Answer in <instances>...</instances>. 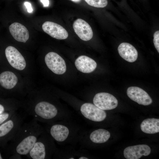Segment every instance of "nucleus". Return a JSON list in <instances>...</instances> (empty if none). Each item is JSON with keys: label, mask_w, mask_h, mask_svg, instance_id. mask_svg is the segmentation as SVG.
Masks as SVG:
<instances>
[{"label": "nucleus", "mask_w": 159, "mask_h": 159, "mask_svg": "<svg viewBox=\"0 0 159 159\" xmlns=\"http://www.w3.org/2000/svg\"><path fill=\"white\" fill-rule=\"evenodd\" d=\"M37 121L33 118L22 124L11 140L9 150L13 158H21L26 156L43 131Z\"/></svg>", "instance_id": "nucleus-1"}, {"label": "nucleus", "mask_w": 159, "mask_h": 159, "mask_svg": "<svg viewBox=\"0 0 159 159\" xmlns=\"http://www.w3.org/2000/svg\"><path fill=\"white\" fill-rule=\"evenodd\" d=\"M26 113L37 121H49L56 118L58 114L57 108L53 104L44 101L34 102L27 108Z\"/></svg>", "instance_id": "nucleus-2"}, {"label": "nucleus", "mask_w": 159, "mask_h": 159, "mask_svg": "<svg viewBox=\"0 0 159 159\" xmlns=\"http://www.w3.org/2000/svg\"><path fill=\"white\" fill-rule=\"evenodd\" d=\"M53 148L51 139L44 133L43 131L26 156L28 158L30 159L47 158L52 152Z\"/></svg>", "instance_id": "nucleus-3"}, {"label": "nucleus", "mask_w": 159, "mask_h": 159, "mask_svg": "<svg viewBox=\"0 0 159 159\" xmlns=\"http://www.w3.org/2000/svg\"><path fill=\"white\" fill-rule=\"evenodd\" d=\"M24 117L15 112L7 121L0 125V143L11 140L22 124Z\"/></svg>", "instance_id": "nucleus-4"}, {"label": "nucleus", "mask_w": 159, "mask_h": 159, "mask_svg": "<svg viewBox=\"0 0 159 159\" xmlns=\"http://www.w3.org/2000/svg\"><path fill=\"white\" fill-rule=\"evenodd\" d=\"M44 59L48 67L55 74H62L65 72L66 66L65 62L57 53L49 52L46 55Z\"/></svg>", "instance_id": "nucleus-5"}, {"label": "nucleus", "mask_w": 159, "mask_h": 159, "mask_svg": "<svg viewBox=\"0 0 159 159\" xmlns=\"http://www.w3.org/2000/svg\"><path fill=\"white\" fill-rule=\"evenodd\" d=\"M95 106L103 110H110L115 108L117 106V99L112 95L106 92L97 94L93 99Z\"/></svg>", "instance_id": "nucleus-6"}, {"label": "nucleus", "mask_w": 159, "mask_h": 159, "mask_svg": "<svg viewBox=\"0 0 159 159\" xmlns=\"http://www.w3.org/2000/svg\"><path fill=\"white\" fill-rule=\"evenodd\" d=\"M80 110L85 118L94 121H102L106 117V113L104 110L91 103H84L81 106Z\"/></svg>", "instance_id": "nucleus-7"}, {"label": "nucleus", "mask_w": 159, "mask_h": 159, "mask_svg": "<svg viewBox=\"0 0 159 159\" xmlns=\"http://www.w3.org/2000/svg\"><path fill=\"white\" fill-rule=\"evenodd\" d=\"M5 54L8 62L12 67L19 70L25 68L26 63L24 57L14 47L9 46L7 47Z\"/></svg>", "instance_id": "nucleus-8"}, {"label": "nucleus", "mask_w": 159, "mask_h": 159, "mask_svg": "<svg viewBox=\"0 0 159 159\" xmlns=\"http://www.w3.org/2000/svg\"><path fill=\"white\" fill-rule=\"evenodd\" d=\"M128 97L140 105H148L152 102V100L148 93L143 89L137 87H130L127 90Z\"/></svg>", "instance_id": "nucleus-9"}, {"label": "nucleus", "mask_w": 159, "mask_h": 159, "mask_svg": "<svg viewBox=\"0 0 159 159\" xmlns=\"http://www.w3.org/2000/svg\"><path fill=\"white\" fill-rule=\"evenodd\" d=\"M42 27L44 32L54 38L64 39L68 37L66 30L61 25L54 22L46 21L43 24Z\"/></svg>", "instance_id": "nucleus-10"}, {"label": "nucleus", "mask_w": 159, "mask_h": 159, "mask_svg": "<svg viewBox=\"0 0 159 159\" xmlns=\"http://www.w3.org/2000/svg\"><path fill=\"white\" fill-rule=\"evenodd\" d=\"M73 27L75 32L82 40L87 41L92 38L93 32L92 29L84 20L77 19L74 22Z\"/></svg>", "instance_id": "nucleus-11"}, {"label": "nucleus", "mask_w": 159, "mask_h": 159, "mask_svg": "<svg viewBox=\"0 0 159 159\" xmlns=\"http://www.w3.org/2000/svg\"><path fill=\"white\" fill-rule=\"evenodd\" d=\"M150 153V148L143 144L128 147L125 149L123 154L127 159H139L143 155H148Z\"/></svg>", "instance_id": "nucleus-12"}, {"label": "nucleus", "mask_w": 159, "mask_h": 159, "mask_svg": "<svg viewBox=\"0 0 159 159\" xmlns=\"http://www.w3.org/2000/svg\"><path fill=\"white\" fill-rule=\"evenodd\" d=\"M9 29L13 37L16 41L25 43L29 37V31L24 25L18 22L11 24Z\"/></svg>", "instance_id": "nucleus-13"}, {"label": "nucleus", "mask_w": 159, "mask_h": 159, "mask_svg": "<svg viewBox=\"0 0 159 159\" xmlns=\"http://www.w3.org/2000/svg\"><path fill=\"white\" fill-rule=\"evenodd\" d=\"M120 56L124 59L130 62H135L138 57V52L131 44L127 43H121L118 47Z\"/></svg>", "instance_id": "nucleus-14"}, {"label": "nucleus", "mask_w": 159, "mask_h": 159, "mask_svg": "<svg viewBox=\"0 0 159 159\" xmlns=\"http://www.w3.org/2000/svg\"><path fill=\"white\" fill-rule=\"evenodd\" d=\"M75 66L79 71L84 73H90L96 68L97 64L92 59L85 55L78 57L75 62Z\"/></svg>", "instance_id": "nucleus-15"}, {"label": "nucleus", "mask_w": 159, "mask_h": 159, "mask_svg": "<svg viewBox=\"0 0 159 159\" xmlns=\"http://www.w3.org/2000/svg\"><path fill=\"white\" fill-rule=\"evenodd\" d=\"M49 131L51 137L59 142L65 140L69 133V129L67 127L59 124L52 125L50 126Z\"/></svg>", "instance_id": "nucleus-16"}, {"label": "nucleus", "mask_w": 159, "mask_h": 159, "mask_svg": "<svg viewBox=\"0 0 159 159\" xmlns=\"http://www.w3.org/2000/svg\"><path fill=\"white\" fill-rule=\"evenodd\" d=\"M18 81L17 77L11 72L4 71L0 74V85L5 89L10 90L13 88Z\"/></svg>", "instance_id": "nucleus-17"}, {"label": "nucleus", "mask_w": 159, "mask_h": 159, "mask_svg": "<svg viewBox=\"0 0 159 159\" xmlns=\"http://www.w3.org/2000/svg\"><path fill=\"white\" fill-rule=\"evenodd\" d=\"M141 130L150 134L159 132V119L155 118H148L144 120L140 125Z\"/></svg>", "instance_id": "nucleus-18"}, {"label": "nucleus", "mask_w": 159, "mask_h": 159, "mask_svg": "<svg viewBox=\"0 0 159 159\" xmlns=\"http://www.w3.org/2000/svg\"><path fill=\"white\" fill-rule=\"evenodd\" d=\"M110 133L104 129L94 130L90 134V138L92 141L96 143H101L107 141L110 137Z\"/></svg>", "instance_id": "nucleus-19"}, {"label": "nucleus", "mask_w": 159, "mask_h": 159, "mask_svg": "<svg viewBox=\"0 0 159 159\" xmlns=\"http://www.w3.org/2000/svg\"><path fill=\"white\" fill-rule=\"evenodd\" d=\"M89 5L97 8H104L108 4L107 0H85Z\"/></svg>", "instance_id": "nucleus-20"}, {"label": "nucleus", "mask_w": 159, "mask_h": 159, "mask_svg": "<svg viewBox=\"0 0 159 159\" xmlns=\"http://www.w3.org/2000/svg\"><path fill=\"white\" fill-rule=\"evenodd\" d=\"M16 110H11L0 114V125L7 121L16 112Z\"/></svg>", "instance_id": "nucleus-21"}, {"label": "nucleus", "mask_w": 159, "mask_h": 159, "mask_svg": "<svg viewBox=\"0 0 159 159\" xmlns=\"http://www.w3.org/2000/svg\"><path fill=\"white\" fill-rule=\"evenodd\" d=\"M153 43L155 47L159 53V31L155 32L153 35Z\"/></svg>", "instance_id": "nucleus-22"}, {"label": "nucleus", "mask_w": 159, "mask_h": 159, "mask_svg": "<svg viewBox=\"0 0 159 159\" xmlns=\"http://www.w3.org/2000/svg\"><path fill=\"white\" fill-rule=\"evenodd\" d=\"M24 5L27 9V11L29 13H31L33 11V9L32 7L31 4L28 2L24 3Z\"/></svg>", "instance_id": "nucleus-23"}, {"label": "nucleus", "mask_w": 159, "mask_h": 159, "mask_svg": "<svg viewBox=\"0 0 159 159\" xmlns=\"http://www.w3.org/2000/svg\"><path fill=\"white\" fill-rule=\"evenodd\" d=\"M41 2L43 4L44 7L49 6V0H40Z\"/></svg>", "instance_id": "nucleus-24"}, {"label": "nucleus", "mask_w": 159, "mask_h": 159, "mask_svg": "<svg viewBox=\"0 0 159 159\" xmlns=\"http://www.w3.org/2000/svg\"><path fill=\"white\" fill-rule=\"evenodd\" d=\"M6 110V108L4 105L0 104V114L5 112Z\"/></svg>", "instance_id": "nucleus-25"}, {"label": "nucleus", "mask_w": 159, "mask_h": 159, "mask_svg": "<svg viewBox=\"0 0 159 159\" xmlns=\"http://www.w3.org/2000/svg\"><path fill=\"white\" fill-rule=\"evenodd\" d=\"M79 159H88V158H87L85 157H80L79 158Z\"/></svg>", "instance_id": "nucleus-26"}, {"label": "nucleus", "mask_w": 159, "mask_h": 159, "mask_svg": "<svg viewBox=\"0 0 159 159\" xmlns=\"http://www.w3.org/2000/svg\"><path fill=\"white\" fill-rule=\"evenodd\" d=\"M73 1H74V2H78L80 1L81 0H70Z\"/></svg>", "instance_id": "nucleus-27"}, {"label": "nucleus", "mask_w": 159, "mask_h": 159, "mask_svg": "<svg viewBox=\"0 0 159 159\" xmlns=\"http://www.w3.org/2000/svg\"><path fill=\"white\" fill-rule=\"evenodd\" d=\"M3 158L2 157L1 155V154L0 153V159H3Z\"/></svg>", "instance_id": "nucleus-28"}, {"label": "nucleus", "mask_w": 159, "mask_h": 159, "mask_svg": "<svg viewBox=\"0 0 159 159\" xmlns=\"http://www.w3.org/2000/svg\"><path fill=\"white\" fill-rule=\"evenodd\" d=\"M69 159H74V158H70Z\"/></svg>", "instance_id": "nucleus-29"}]
</instances>
